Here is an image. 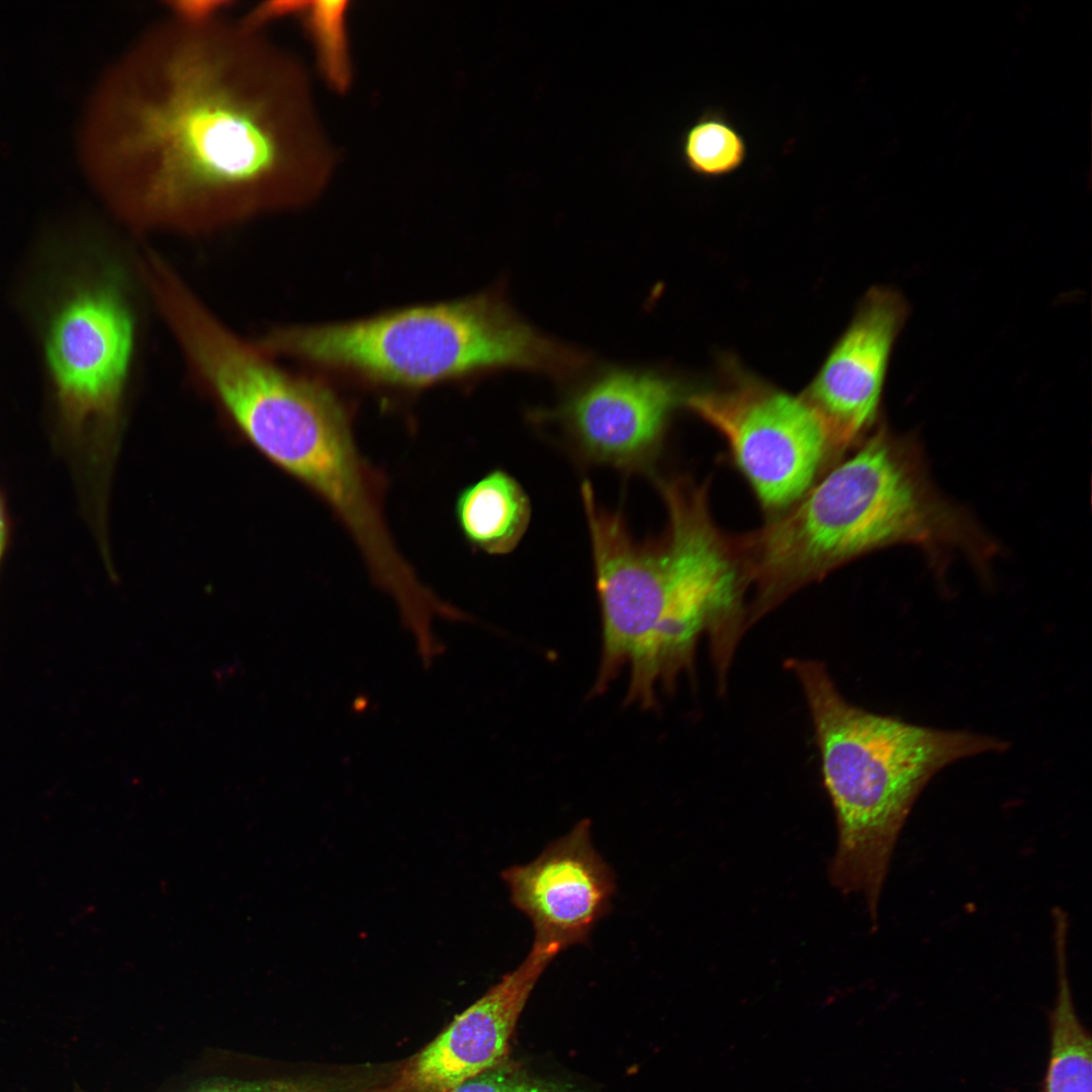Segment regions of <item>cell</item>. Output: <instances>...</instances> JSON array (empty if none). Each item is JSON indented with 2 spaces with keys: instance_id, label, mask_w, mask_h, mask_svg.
I'll return each mask as SVG.
<instances>
[{
  "instance_id": "1",
  "label": "cell",
  "mask_w": 1092,
  "mask_h": 1092,
  "mask_svg": "<svg viewBox=\"0 0 1092 1092\" xmlns=\"http://www.w3.org/2000/svg\"><path fill=\"white\" fill-rule=\"evenodd\" d=\"M86 148L136 235H208L301 207L334 166L297 59L223 17L167 14L139 33L96 91Z\"/></svg>"
},
{
  "instance_id": "2",
  "label": "cell",
  "mask_w": 1092,
  "mask_h": 1092,
  "mask_svg": "<svg viewBox=\"0 0 1092 1092\" xmlns=\"http://www.w3.org/2000/svg\"><path fill=\"white\" fill-rule=\"evenodd\" d=\"M667 527L638 543L623 518L598 504L589 482L581 496L589 530L602 615V653L592 696L630 671L625 704L658 705L693 671L701 639L713 662L731 661L747 630L748 586L736 537L717 525L708 485L688 477L658 483Z\"/></svg>"
},
{
  "instance_id": "3",
  "label": "cell",
  "mask_w": 1092,
  "mask_h": 1092,
  "mask_svg": "<svg viewBox=\"0 0 1092 1092\" xmlns=\"http://www.w3.org/2000/svg\"><path fill=\"white\" fill-rule=\"evenodd\" d=\"M792 506L737 536L751 626L797 590L840 566L895 544L937 563L960 550L980 568L995 546L933 485L920 446L880 425Z\"/></svg>"
},
{
  "instance_id": "4",
  "label": "cell",
  "mask_w": 1092,
  "mask_h": 1092,
  "mask_svg": "<svg viewBox=\"0 0 1092 1092\" xmlns=\"http://www.w3.org/2000/svg\"><path fill=\"white\" fill-rule=\"evenodd\" d=\"M786 666L804 692L835 813L829 880L842 894L860 896L875 922L895 845L927 783L961 758L1001 752L1008 743L863 710L841 696L823 663L791 658Z\"/></svg>"
},
{
  "instance_id": "5",
  "label": "cell",
  "mask_w": 1092,
  "mask_h": 1092,
  "mask_svg": "<svg viewBox=\"0 0 1092 1092\" xmlns=\"http://www.w3.org/2000/svg\"><path fill=\"white\" fill-rule=\"evenodd\" d=\"M257 345L382 387L414 390L516 367L566 374L582 360L522 322L493 293L339 324L276 327Z\"/></svg>"
},
{
  "instance_id": "6",
  "label": "cell",
  "mask_w": 1092,
  "mask_h": 1092,
  "mask_svg": "<svg viewBox=\"0 0 1092 1092\" xmlns=\"http://www.w3.org/2000/svg\"><path fill=\"white\" fill-rule=\"evenodd\" d=\"M130 291L121 266L96 261L69 279L48 314L44 359L58 426L72 447L98 451L116 431L136 349Z\"/></svg>"
},
{
  "instance_id": "7",
  "label": "cell",
  "mask_w": 1092,
  "mask_h": 1092,
  "mask_svg": "<svg viewBox=\"0 0 1092 1092\" xmlns=\"http://www.w3.org/2000/svg\"><path fill=\"white\" fill-rule=\"evenodd\" d=\"M685 398L715 429L761 508L775 516L797 502L829 467L824 428L802 396L744 372Z\"/></svg>"
},
{
  "instance_id": "8",
  "label": "cell",
  "mask_w": 1092,
  "mask_h": 1092,
  "mask_svg": "<svg viewBox=\"0 0 1092 1092\" xmlns=\"http://www.w3.org/2000/svg\"><path fill=\"white\" fill-rule=\"evenodd\" d=\"M908 311L898 291L871 289L803 394L824 428L830 467L872 432L892 347Z\"/></svg>"
},
{
  "instance_id": "9",
  "label": "cell",
  "mask_w": 1092,
  "mask_h": 1092,
  "mask_svg": "<svg viewBox=\"0 0 1092 1092\" xmlns=\"http://www.w3.org/2000/svg\"><path fill=\"white\" fill-rule=\"evenodd\" d=\"M556 956L532 944L515 970L367 1092H449L506 1060L510 1038L527 1000Z\"/></svg>"
},
{
  "instance_id": "10",
  "label": "cell",
  "mask_w": 1092,
  "mask_h": 1092,
  "mask_svg": "<svg viewBox=\"0 0 1092 1092\" xmlns=\"http://www.w3.org/2000/svg\"><path fill=\"white\" fill-rule=\"evenodd\" d=\"M588 819L549 843L532 861L502 872L512 904L531 921L533 943L557 954L584 943L611 908L612 869L596 850Z\"/></svg>"
},
{
  "instance_id": "11",
  "label": "cell",
  "mask_w": 1092,
  "mask_h": 1092,
  "mask_svg": "<svg viewBox=\"0 0 1092 1092\" xmlns=\"http://www.w3.org/2000/svg\"><path fill=\"white\" fill-rule=\"evenodd\" d=\"M680 400L676 385L664 377L616 370L576 392L558 415L583 457L641 470L655 459Z\"/></svg>"
},
{
  "instance_id": "12",
  "label": "cell",
  "mask_w": 1092,
  "mask_h": 1092,
  "mask_svg": "<svg viewBox=\"0 0 1092 1092\" xmlns=\"http://www.w3.org/2000/svg\"><path fill=\"white\" fill-rule=\"evenodd\" d=\"M366 1074L279 1071L257 1056L213 1050L154 1092H364ZM72 1092H88L74 1084Z\"/></svg>"
},
{
  "instance_id": "13",
  "label": "cell",
  "mask_w": 1092,
  "mask_h": 1092,
  "mask_svg": "<svg viewBox=\"0 0 1092 1092\" xmlns=\"http://www.w3.org/2000/svg\"><path fill=\"white\" fill-rule=\"evenodd\" d=\"M454 514L473 549L503 555L512 552L526 533L531 506L519 482L494 469L459 491Z\"/></svg>"
},
{
  "instance_id": "14",
  "label": "cell",
  "mask_w": 1092,
  "mask_h": 1092,
  "mask_svg": "<svg viewBox=\"0 0 1092 1092\" xmlns=\"http://www.w3.org/2000/svg\"><path fill=\"white\" fill-rule=\"evenodd\" d=\"M1068 930L1065 922L1054 924L1057 996L1050 1013V1056L1042 1092H1092V1041L1073 1001Z\"/></svg>"
},
{
  "instance_id": "15",
  "label": "cell",
  "mask_w": 1092,
  "mask_h": 1092,
  "mask_svg": "<svg viewBox=\"0 0 1092 1092\" xmlns=\"http://www.w3.org/2000/svg\"><path fill=\"white\" fill-rule=\"evenodd\" d=\"M347 1H304L298 16L312 43L317 66L332 89L344 92L352 80Z\"/></svg>"
},
{
  "instance_id": "16",
  "label": "cell",
  "mask_w": 1092,
  "mask_h": 1092,
  "mask_svg": "<svg viewBox=\"0 0 1092 1092\" xmlns=\"http://www.w3.org/2000/svg\"><path fill=\"white\" fill-rule=\"evenodd\" d=\"M681 154L689 170L717 178L738 170L746 159L747 148L730 122L719 115H706L686 131Z\"/></svg>"
},
{
  "instance_id": "17",
  "label": "cell",
  "mask_w": 1092,
  "mask_h": 1092,
  "mask_svg": "<svg viewBox=\"0 0 1092 1092\" xmlns=\"http://www.w3.org/2000/svg\"><path fill=\"white\" fill-rule=\"evenodd\" d=\"M449 1092H577L568 1083L536 1077L515 1063L496 1066L464 1081Z\"/></svg>"
},
{
  "instance_id": "18",
  "label": "cell",
  "mask_w": 1092,
  "mask_h": 1092,
  "mask_svg": "<svg viewBox=\"0 0 1092 1092\" xmlns=\"http://www.w3.org/2000/svg\"><path fill=\"white\" fill-rule=\"evenodd\" d=\"M234 5V2L215 0L168 1L164 3V9L179 20L204 23L223 17Z\"/></svg>"
},
{
  "instance_id": "19",
  "label": "cell",
  "mask_w": 1092,
  "mask_h": 1092,
  "mask_svg": "<svg viewBox=\"0 0 1092 1092\" xmlns=\"http://www.w3.org/2000/svg\"><path fill=\"white\" fill-rule=\"evenodd\" d=\"M12 522L5 494L0 489V568L9 549Z\"/></svg>"
}]
</instances>
